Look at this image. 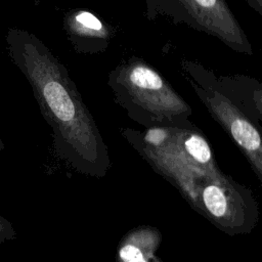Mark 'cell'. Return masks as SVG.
Masks as SVG:
<instances>
[{"label":"cell","instance_id":"obj_1","mask_svg":"<svg viewBox=\"0 0 262 262\" xmlns=\"http://www.w3.org/2000/svg\"><path fill=\"white\" fill-rule=\"evenodd\" d=\"M7 49L52 129L57 156L79 173L104 177L112 166L108 147L64 66L26 31L9 30Z\"/></svg>","mask_w":262,"mask_h":262},{"label":"cell","instance_id":"obj_2","mask_svg":"<svg viewBox=\"0 0 262 262\" xmlns=\"http://www.w3.org/2000/svg\"><path fill=\"white\" fill-rule=\"evenodd\" d=\"M122 136L194 210L199 191L225 176L202 132L192 126H156L144 131L121 128Z\"/></svg>","mask_w":262,"mask_h":262},{"label":"cell","instance_id":"obj_3","mask_svg":"<svg viewBox=\"0 0 262 262\" xmlns=\"http://www.w3.org/2000/svg\"><path fill=\"white\" fill-rule=\"evenodd\" d=\"M114 99L127 116L144 128L192 126V108L170 82L138 56L121 61L108 74Z\"/></svg>","mask_w":262,"mask_h":262},{"label":"cell","instance_id":"obj_4","mask_svg":"<svg viewBox=\"0 0 262 262\" xmlns=\"http://www.w3.org/2000/svg\"><path fill=\"white\" fill-rule=\"evenodd\" d=\"M180 69L211 118L223 129L247 159L262 187V125L247 116L233 101L208 81L202 64L182 59Z\"/></svg>","mask_w":262,"mask_h":262},{"label":"cell","instance_id":"obj_5","mask_svg":"<svg viewBox=\"0 0 262 262\" xmlns=\"http://www.w3.org/2000/svg\"><path fill=\"white\" fill-rule=\"evenodd\" d=\"M194 211L228 235L253 231L259 206L253 191L227 174L208 182L198 193Z\"/></svg>","mask_w":262,"mask_h":262},{"label":"cell","instance_id":"obj_6","mask_svg":"<svg viewBox=\"0 0 262 262\" xmlns=\"http://www.w3.org/2000/svg\"><path fill=\"white\" fill-rule=\"evenodd\" d=\"M193 29L218 38L230 49L253 54L245 31L225 0H181Z\"/></svg>","mask_w":262,"mask_h":262},{"label":"cell","instance_id":"obj_7","mask_svg":"<svg viewBox=\"0 0 262 262\" xmlns=\"http://www.w3.org/2000/svg\"><path fill=\"white\" fill-rule=\"evenodd\" d=\"M210 83L233 101L247 116L262 122V81L244 74L217 75L202 64Z\"/></svg>","mask_w":262,"mask_h":262},{"label":"cell","instance_id":"obj_8","mask_svg":"<svg viewBox=\"0 0 262 262\" xmlns=\"http://www.w3.org/2000/svg\"><path fill=\"white\" fill-rule=\"evenodd\" d=\"M67 30L80 51L99 52L107 48L112 31L98 16L88 10L71 12L66 20Z\"/></svg>","mask_w":262,"mask_h":262},{"label":"cell","instance_id":"obj_9","mask_svg":"<svg viewBox=\"0 0 262 262\" xmlns=\"http://www.w3.org/2000/svg\"><path fill=\"white\" fill-rule=\"evenodd\" d=\"M162 242L160 229L154 226H137L127 232L118 245L117 260L123 262L160 261L156 256Z\"/></svg>","mask_w":262,"mask_h":262},{"label":"cell","instance_id":"obj_10","mask_svg":"<svg viewBox=\"0 0 262 262\" xmlns=\"http://www.w3.org/2000/svg\"><path fill=\"white\" fill-rule=\"evenodd\" d=\"M145 16L148 20H155L159 15L167 16L175 24H185L193 29V23L188 15L181 0H145Z\"/></svg>","mask_w":262,"mask_h":262},{"label":"cell","instance_id":"obj_11","mask_svg":"<svg viewBox=\"0 0 262 262\" xmlns=\"http://www.w3.org/2000/svg\"><path fill=\"white\" fill-rule=\"evenodd\" d=\"M15 235L16 232L13 229L11 223L0 215V243L15 238Z\"/></svg>","mask_w":262,"mask_h":262},{"label":"cell","instance_id":"obj_12","mask_svg":"<svg viewBox=\"0 0 262 262\" xmlns=\"http://www.w3.org/2000/svg\"><path fill=\"white\" fill-rule=\"evenodd\" d=\"M248 5L253 8L262 18V0H246Z\"/></svg>","mask_w":262,"mask_h":262},{"label":"cell","instance_id":"obj_13","mask_svg":"<svg viewBox=\"0 0 262 262\" xmlns=\"http://www.w3.org/2000/svg\"><path fill=\"white\" fill-rule=\"evenodd\" d=\"M2 149V143H1V140H0V150Z\"/></svg>","mask_w":262,"mask_h":262}]
</instances>
